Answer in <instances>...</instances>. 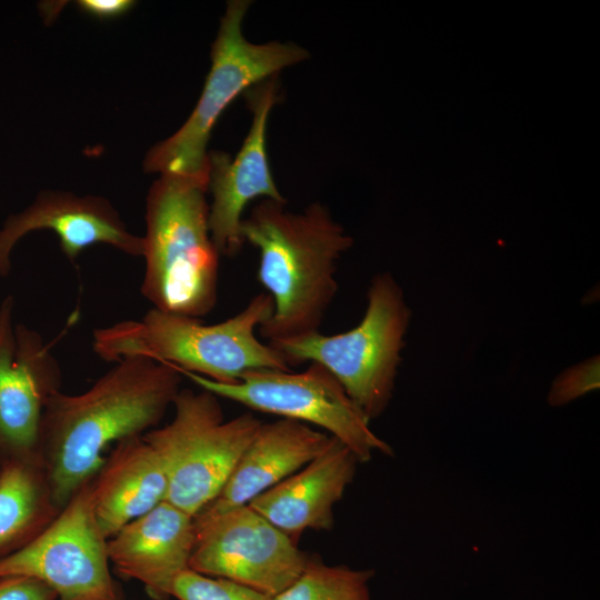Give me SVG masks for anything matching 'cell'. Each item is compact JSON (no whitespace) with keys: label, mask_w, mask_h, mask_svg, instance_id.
Returning <instances> with one entry per match:
<instances>
[{"label":"cell","mask_w":600,"mask_h":600,"mask_svg":"<svg viewBox=\"0 0 600 600\" xmlns=\"http://www.w3.org/2000/svg\"><path fill=\"white\" fill-rule=\"evenodd\" d=\"M0 469H1V466H0Z\"/></svg>","instance_id":"24"},{"label":"cell","mask_w":600,"mask_h":600,"mask_svg":"<svg viewBox=\"0 0 600 600\" xmlns=\"http://www.w3.org/2000/svg\"><path fill=\"white\" fill-rule=\"evenodd\" d=\"M10 459L0 469V558L30 542L60 510L40 454Z\"/></svg>","instance_id":"18"},{"label":"cell","mask_w":600,"mask_h":600,"mask_svg":"<svg viewBox=\"0 0 600 600\" xmlns=\"http://www.w3.org/2000/svg\"><path fill=\"white\" fill-rule=\"evenodd\" d=\"M279 88L278 76H273L243 93L252 121L233 158L223 151H209V230L220 256L234 257L241 251L242 213L250 201L264 198L287 202L274 183L267 153L268 119L281 100Z\"/></svg>","instance_id":"12"},{"label":"cell","mask_w":600,"mask_h":600,"mask_svg":"<svg viewBox=\"0 0 600 600\" xmlns=\"http://www.w3.org/2000/svg\"><path fill=\"white\" fill-rule=\"evenodd\" d=\"M286 202L263 199L242 220L241 236L259 250L258 282L273 302L259 327L268 342L320 331L338 292L337 264L352 238L319 202L302 212Z\"/></svg>","instance_id":"2"},{"label":"cell","mask_w":600,"mask_h":600,"mask_svg":"<svg viewBox=\"0 0 600 600\" xmlns=\"http://www.w3.org/2000/svg\"><path fill=\"white\" fill-rule=\"evenodd\" d=\"M0 600H57V594L37 579L8 576L0 578Z\"/></svg>","instance_id":"22"},{"label":"cell","mask_w":600,"mask_h":600,"mask_svg":"<svg viewBox=\"0 0 600 600\" xmlns=\"http://www.w3.org/2000/svg\"><path fill=\"white\" fill-rule=\"evenodd\" d=\"M372 569L326 564L309 557L300 576L272 600H370Z\"/></svg>","instance_id":"19"},{"label":"cell","mask_w":600,"mask_h":600,"mask_svg":"<svg viewBox=\"0 0 600 600\" xmlns=\"http://www.w3.org/2000/svg\"><path fill=\"white\" fill-rule=\"evenodd\" d=\"M272 312L273 302L267 292L258 293L240 312L213 324L152 308L141 319L96 329L92 348L109 362L148 358L172 364L181 373L231 384L252 371L290 370L284 357L256 336V329Z\"/></svg>","instance_id":"3"},{"label":"cell","mask_w":600,"mask_h":600,"mask_svg":"<svg viewBox=\"0 0 600 600\" xmlns=\"http://www.w3.org/2000/svg\"><path fill=\"white\" fill-rule=\"evenodd\" d=\"M16 301L0 302V447L11 458L40 454L49 399L60 391L61 369L42 336L14 320Z\"/></svg>","instance_id":"11"},{"label":"cell","mask_w":600,"mask_h":600,"mask_svg":"<svg viewBox=\"0 0 600 600\" xmlns=\"http://www.w3.org/2000/svg\"><path fill=\"white\" fill-rule=\"evenodd\" d=\"M219 399L180 389L171 421L142 434L164 470L167 501L193 518L218 496L262 423L247 412L224 420Z\"/></svg>","instance_id":"7"},{"label":"cell","mask_w":600,"mask_h":600,"mask_svg":"<svg viewBox=\"0 0 600 600\" xmlns=\"http://www.w3.org/2000/svg\"><path fill=\"white\" fill-rule=\"evenodd\" d=\"M76 3L83 13L99 20L119 18L136 6L133 0H79Z\"/></svg>","instance_id":"23"},{"label":"cell","mask_w":600,"mask_h":600,"mask_svg":"<svg viewBox=\"0 0 600 600\" xmlns=\"http://www.w3.org/2000/svg\"><path fill=\"white\" fill-rule=\"evenodd\" d=\"M92 503L107 539L167 500L162 464L142 434L123 439L92 477Z\"/></svg>","instance_id":"17"},{"label":"cell","mask_w":600,"mask_h":600,"mask_svg":"<svg viewBox=\"0 0 600 600\" xmlns=\"http://www.w3.org/2000/svg\"><path fill=\"white\" fill-rule=\"evenodd\" d=\"M91 481L71 496L37 537L0 558V578L37 579L56 592L57 600H121L110 572L108 539L94 516Z\"/></svg>","instance_id":"9"},{"label":"cell","mask_w":600,"mask_h":600,"mask_svg":"<svg viewBox=\"0 0 600 600\" xmlns=\"http://www.w3.org/2000/svg\"><path fill=\"white\" fill-rule=\"evenodd\" d=\"M330 440L328 433L299 421L262 422L223 488L196 517H211L248 504L311 462Z\"/></svg>","instance_id":"16"},{"label":"cell","mask_w":600,"mask_h":600,"mask_svg":"<svg viewBox=\"0 0 600 600\" xmlns=\"http://www.w3.org/2000/svg\"><path fill=\"white\" fill-rule=\"evenodd\" d=\"M171 597L177 600H272L273 597L237 583L187 569L173 581Z\"/></svg>","instance_id":"20"},{"label":"cell","mask_w":600,"mask_h":600,"mask_svg":"<svg viewBox=\"0 0 600 600\" xmlns=\"http://www.w3.org/2000/svg\"><path fill=\"white\" fill-rule=\"evenodd\" d=\"M359 460L338 439L302 469L252 499L248 506L294 542L306 530H330L333 506L352 482Z\"/></svg>","instance_id":"15"},{"label":"cell","mask_w":600,"mask_h":600,"mask_svg":"<svg viewBox=\"0 0 600 600\" xmlns=\"http://www.w3.org/2000/svg\"><path fill=\"white\" fill-rule=\"evenodd\" d=\"M362 320L346 332L328 336L318 331L268 343L290 367L303 362L324 367L372 420L392 399L411 312L389 272L372 278Z\"/></svg>","instance_id":"6"},{"label":"cell","mask_w":600,"mask_h":600,"mask_svg":"<svg viewBox=\"0 0 600 600\" xmlns=\"http://www.w3.org/2000/svg\"><path fill=\"white\" fill-rule=\"evenodd\" d=\"M182 378L172 364L124 358L86 391H58L49 399L39 452L58 508L97 473L111 443L158 426L173 404Z\"/></svg>","instance_id":"1"},{"label":"cell","mask_w":600,"mask_h":600,"mask_svg":"<svg viewBox=\"0 0 600 600\" xmlns=\"http://www.w3.org/2000/svg\"><path fill=\"white\" fill-rule=\"evenodd\" d=\"M194 543V518L166 500L109 538L108 554L119 574L168 600L176 578L190 569Z\"/></svg>","instance_id":"14"},{"label":"cell","mask_w":600,"mask_h":600,"mask_svg":"<svg viewBox=\"0 0 600 600\" xmlns=\"http://www.w3.org/2000/svg\"><path fill=\"white\" fill-rule=\"evenodd\" d=\"M250 3H227L211 46V67L200 98L186 122L148 151L143 161L146 172L208 180V142L223 111L249 88L309 58V52L293 42L248 41L242 22Z\"/></svg>","instance_id":"5"},{"label":"cell","mask_w":600,"mask_h":600,"mask_svg":"<svg viewBox=\"0 0 600 600\" xmlns=\"http://www.w3.org/2000/svg\"><path fill=\"white\" fill-rule=\"evenodd\" d=\"M196 543L189 568L271 597L289 587L309 557L250 506L194 517Z\"/></svg>","instance_id":"10"},{"label":"cell","mask_w":600,"mask_h":600,"mask_svg":"<svg viewBox=\"0 0 600 600\" xmlns=\"http://www.w3.org/2000/svg\"><path fill=\"white\" fill-rule=\"evenodd\" d=\"M599 357H592L561 372L551 383L547 401L551 407H563L598 390Z\"/></svg>","instance_id":"21"},{"label":"cell","mask_w":600,"mask_h":600,"mask_svg":"<svg viewBox=\"0 0 600 600\" xmlns=\"http://www.w3.org/2000/svg\"><path fill=\"white\" fill-rule=\"evenodd\" d=\"M181 374L200 389L250 410L319 427L347 446L359 462L369 461L374 452L393 454L390 444L370 429V420L340 382L319 363L310 362L302 372L252 371L231 384L189 372Z\"/></svg>","instance_id":"8"},{"label":"cell","mask_w":600,"mask_h":600,"mask_svg":"<svg viewBox=\"0 0 600 600\" xmlns=\"http://www.w3.org/2000/svg\"><path fill=\"white\" fill-rule=\"evenodd\" d=\"M37 230L52 231L71 263L84 249L99 243L128 256H142V237L127 229L110 201L97 196L49 190L40 192L21 212L10 216L0 229V277L10 272V256L16 243Z\"/></svg>","instance_id":"13"},{"label":"cell","mask_w":600,"mask_h":600,"mask_svg":"<svg viewBox=\"0 0 600 600\" xmlns=\"http://www.w3.org/2000/svg\"><path fill=\"white\" fill-rule=\"evenodd\" d=\"M207 191V179L180 174H160L148 191L140 291L157 310L200 319L217 304L221 256Z\"/></svg>","instance_id":"4"}]
</instances>
